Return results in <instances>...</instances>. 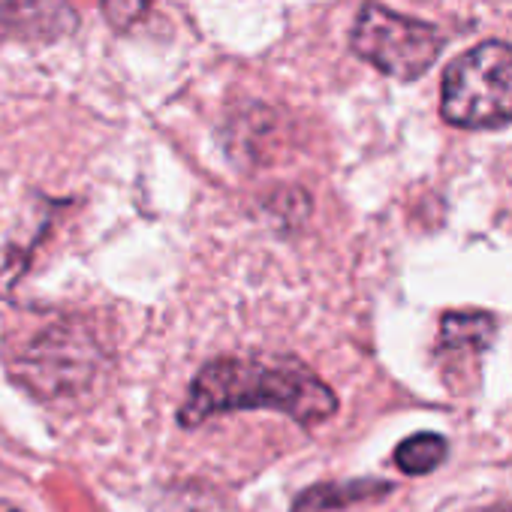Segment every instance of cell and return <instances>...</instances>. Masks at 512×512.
Here are the masks:
<instances>
[{
    "instance_id": "obj_1",
    "label": "cell",
    "mask_w": 512,
    "mask_h": 512,
    "mask_svg": "<svg viewBox=\"0 0 512 512\" xmlns=\"http://www.w3.org/2000/svg\"><path fill=\"white\" fill-rule=\"evenodd\" d=\"M278 410L305 428L335 416V392L299 359L290 356H232L208 362L190 383L181 425L193 428L217 413Z\"/></svg>"
},
{
    "instance_id": "obj_2",
    "label": "cell",
    "mask_w": 512,
    "mask_h": 512,
    "mask_svg": "<svg viewBox=\"0 0 512 512\" xmlns=\"http://www.w3.org/2000/svg\"><path fill=\"white\" fill-rule=\"evenodd\" d=\"M440 115L461 130L512 124V46L488 40L455 58L443 73Z\"/></svg>"
},
{
    "instance_id": "obj_3",
    "label": "cell",
    "mask_w": 512,
    "mask_h": 512,
    "mask_svg": "<svg viewBox=\"0 0 512 512\" xmlns=\"http://www.w3.org/2000/svg\"><path fill=\"white\" fill-rule=\"evenodd\" d=\"M353 52L380 73L413 82L425 76L443 52V34L419 19L398 16L380 4H365L350 37Z\"/></svg>"
},
{
    "instance_id": "obj_4",
    "label": "cell",
    "mask_w": 512,
    "mask_h": 512,
    "mask_svg": "<svg viewBox=\"0 0 512 512\" xmlns=\"http://www.w3.org/2000/svg\"><path fill=\"white\" fill-rule=\"evenodd\" d=\"M76 28L79 16L70 0H0V40L52 43Z\"/></svg>"
},
{
    "instance_id": "obj_5",
    "label": "cell",
    "mask_w": 512,
    "mask_h": 512,
    "mask_svg": "<svg viewBox=\"0 0 512 512\" xmlns=\"http://www.w3.org/2000/svg\"><path fill=\"white\" fill-rule=\"evenodd\" d=\"M497 332V323L485 311H452L440 323V347L449 353H482Z\"/></svg>"
},
{
    "instance_id": "obj_6",
    "label": "cell",
    "mask_w": 512,
    "mask_h": 512,
    "mask_svg": "<svg viewBox=\"0 0 512 512\" xmlns=\"http://www.w3.org/2000/svg\"><path fill=\"white\" fill-rule=\"evenodd\" d=\"M449 455V443L443 434L434 431H419L407 440L398 443L395 449V464L407 473V476H425L431 470H437Z\"/></svg>"
},
{
    "instance_id": "obj_7",
    "label": "cell",
    "mask_w": 512,
    "mask_h": 512,
    "mask_svg": "<svg viewBox=\"0 0 512 512\" xmlns=\"http://www.w3.org/2000/svg\"><path fill=\"white\" fill-rule=\"evenodd\" d=\"M392 491L389 482H347V485H317L311 491H305L296 503V512H323V509H335L338 503H356V500H368V497H380Z\"/></svg>"
},
{
    "instance_id": "obj_8",
    "label": "cell",
    "mask_w": 512,
    "mask_h": 512,
    "mask_svg": "<svg viewBox=\"0 0 512 512\" xmlns=\"http://www.w3.org/2000/svg\"><path fill=\"white\" fill-rule=\"evenodd\" d=\"M103 7L115 28H130L136 19H142L148 0H103Z\"/></svg>"
},
{
    "instance_id": "obj_9",
    "label": "cell",
    "mask_w": 512,
    "mask_h": 512,
    "mask_svg": "<svg viewBox=\"0 0 512 512\" xmlns=\"http://www.w3.org/2000/svg\"><path fill=\"white\" fill-rule=\"evenodd\" d=\"M476 512H512V506H485V509H476Z\"/></svg>"
},
{
    "instance_id": "obj_10",
    "label": "cell",
    "mask_w": 512,
    "mask_h": 512,
    "mask_svg": "<svg viewBox=\"0 0 512 512\" xmlns=\"http://www.w3.org/2000/svg\"><path fill=\"white\" fill-rule=\"evenodd\" d=\"M0 512H19L16 506H10V503H0Z\"/></svg>"
}]
</instances>
